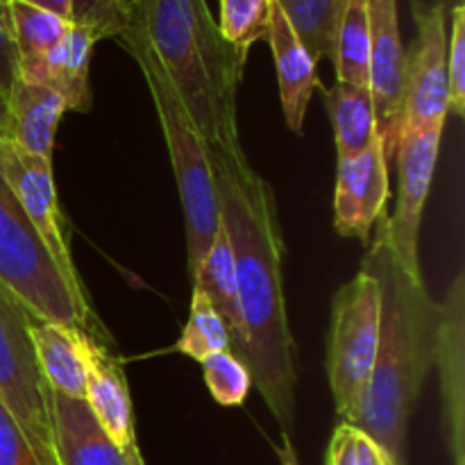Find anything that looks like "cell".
I'll use <instances>...</instances> for the list:
<instances>
[{
  "label": "cell",
  "instance_id": "6da1fadb",
  "mask_svg": "<svg viewBox=\"0 0 465 465\" xmlns=\"http://www.w3.org/2000/svg\"><path fill=\"white\" fill-rule=\"evenodd\" d=\"M218 213L230 236L245 330V366L291 448L298 352L284 293V234L271 184L248 157L209 153Z\"/></svg>",
  "mask_w": 465,
  "mask_h": 465
},
{
  "label": "cell",
  "instance_id": "7a4b0ae2",
  "mask_svg": "<svg viewBox=\"0 0 465 465\" xmlns=\"http://www.w3.org/2000/svg\"><path fill=\"white\" fill-rule=\"evenodd\" d=\"M375 239L361 268L380 282V348L363 398L348 425L371 436L395 465H407V425L422 384L436 366L440 302L411 280L393 259L386 216L375 223Z\"/></svg>",
  "mask_w": 465,
  "mask_h": 465
},
{
  "label": "cell",
  "instance_id": "3957f363",
  "mask_svg": "<svg viewBox=\"0 0 465 465\" xmlns=\"http://www.w3.org/2000/svg\"><path fill=\"white\" fill-rule=\"evenodd\" d=\"M116 39L136 41L153 54L207 154L243 157L236 91L248 59L221 35L207 0H136Z\"/></svg>",
  "mask_w": 465,
  "mask_h": 465
},
{
  "label": "cell",
  "instance_id": "277c9868",
  "mask_svg": "<svg viewBox=\"0 0 465 465\" xmlns=\"http://www.w3.org/2000/svg\"><path fill=\"white\" fill-rule=\"evenodd\" d=\"M0 286L21 304L32 321L57 322L107 339L91 302L75 291L50 257L39 232L23 212L21 203L0 173Z\"/></svg>",
  "mask_w": 465,
  "mask_h": 465
},
{
  "label": "cell",
  "instance_id": "5b68a950",
  "mask_svg": "<svg viewBox=\"0 0 465 465\" xmlns=\"http://www.w3.org/2000/svg\"><path fill=\"white\" fill-rule=\"evenodd\" d=\"M127 53L136 59L148 82L150 95L157 107L159 123H162L163 139H166L168 154H171L173 173H175L177 189H180L182 207L186 221V243H189V271L195 272L203 262L204 252L212 245L221 225L218 213L216 189H213L212 166L204 141L200 139L193 121L186 114L184 104L177 98L175 89L163 75L153 54L136 41H121Z\"/></svg>",
  "mask_w": 465,
  "mask_h": 465
},
{
  "label": "cell",
  "instance_id": "8992f818",
  "mask_svg": "<svg viewBox=\"0 0 465 465\" xmlns=\"http://www.w3.org/2000/svg\"><path fill=\"white\" fill-rule=\"evenodd\" d=\"M380 348V282L361 268L334 295L327 336V377L336 413L348 422L357 411Z\"/></svg>",
  "mask_w": 465,
  "mask_h": 465
},
{
  "label": "cell",
  "instance_id": "52a82bcc",
  "mask_svg": "<svg viewBox=\"0 0 465 465\" xmlns=\"http://www.w3.org/2000/svg\"><path fill=\"white\" fill-rule=\"evenodd\" d=\"M30 321L21 304L0 286V402L50 465L57 463L50 416V386L36 363Z\"/></svg>",
  "mask_w": 465,
  "mask_h": 465
},
{
  "label": "cell",
  "instance_id": "ba28073f",
  "mask_svg": "<svg viewBox=\"0 0 465 465\" xmlns=\"http://www.w3.org/2000/svg\"><path fill=\"white\" fill-rule=\"evenodd\" d=\"M440 134L443 130L404 132L398 143L400 186L398 203L393 216H386V234L398 266L411 280L422 282L420 257H418V239H420V221L434 180L436 162H439Z\"/></svg>",
  "mask_w": 465,
  "mask_h": 465
},
{
  "label": "cell",
  "instance_id": "9c48e42d",
  "mask_svg": "<svg viewBox=\"0 0 465 465\" xmlns=\"http://www.w3.org/2000/svg\"><path fill=\"white\" fill-rule=\"evenodd\" d=\"M0 173H3L5 182L14 195L21 203L23 212L30 218L35 230L39 232L41 241L48 248L50 257L57 263L62 275L75 291L77 298L89 302L86 298L84 284H82L80 275L73 263L71 248L62 232V223H59V204L57 193H54V180H53V159L36 157V154L23 153L12 139L0 134Z\"/></svg>",
  "mask_w": 465,
  "mask_h": 465
},
{
  "label": "cell",
  "instance_id": "30bf717a",
  "mask_svg": "<svg viewBox=\"0 0 465 465\" xmlns=\"http://www.w3.org/2000/svg\"><path fill=\"white\" fill-rule=\"evenodd\" d=\"M448 14L416 18L418 35L407 53L404 75V132L443 130L448 118Z\"/></svg>",
  "mask_w": 465,
  "mask_h": 465
},
{
  "label": "cell",
  "instance_id": "8fae6325",
  "mask_svg": "<svg viewBox=\"0 0 465 465\" xmlns=\"http://www.w3.org/2000/svg\"><path fill=\"white\" fill-rule=\"evenodd\" d=\"M366 12L371 30V94L377 114V134L389 162L398 153L402 136L407 50L400 36L398 0H366Z\"/></svg>",
  "mask_w": 465,
  "mask_h": 465
},
{
  "label": "cell",
  "instance_id": "7c38bea8",
  "mask_svg": "<svg viewBox=\"0 0 465 465\" xmlns=\"http://www.w3.org/2000/svg\"><path fill=\"white\" fill-rule=\"evenodd\" d=\"M389 203V162L377 139L366 153L339 159L334 189V225L341 236L371 241L372 227Z\"/></svg>",
  "mask_w": 465,
  "mask_h": 465
},
{
  "label": "cell",
  "instance_id": "4fadbf2b",
  "mask_svg": "<svg viewBox=\"0 0 465 465\" xmlns=\"http://www.w3.org/2000/svg\"><path fill=\"white\" fill-rule=\"evenodd\" d=\"M436 366L440 371L443 398V430L454 465L465 461V275L459 272L440 302L439 350Z\"/></svg>",
  "mask_w": 465,
  "mask_h": 465
},
{
  "label": "cell",
  "instance_id": "5bb4252c",
  "mask_svg": "<svg viewBox=\"0 0 465 465\" xmlns=\"http://www.w3.org/2000/svg\"><path fill=\"white\" fill-rule=\"evenodd\" d=\"M82 350L86 363L84 402L109 439L125 452L136 445L134 411L125 371L107 345L91 334L82 339Z\"/></svg>",
  "mask_w": 465,
  "mask_h": 465
},
{
  "label": "cell",
  "instance_id": "9a60e30c",
  "mask_svg": "<svg viewBox=\"0 0 465 465\" xmlns=\"http://www.w3.org/2000/svg\"><path fill=\"white\" fill-rule=\"evenodd\" d=\"M94 45L95 39L89 30L71 25L50 53L18 62V80L45 86L62 95L68 109L86 112L91 107L89 64Z\"/></svg>",
  "mask_w": 465,
  "mask_h": 465
},
{
  "label": "cell",
  "instance_id": "2e32d148",
  "mask_svg": "<svg viewBox=\"0 0 465 465\" xmlns=\"http://www.w3.org/2000/svg\"><path fill=\"white\" fill-rule=\"evenodd\" d=\"M50 416L59 465H125L123 450L95 420L84 398L50 389Z\"/></svg>",
  "mask_w": 465,
  "mask_h": 465
},
{
  "label": "cell",
  "instance_id": "e0dca14e",
  "mask_svg": "<svg viewBox=\"0 0 465 465\" xmlns=\"http://www.w3.org/2000/svg\"><path fill=\"white\" fill-rule=\"evenodd\" d=\"M268 44H271L272 57H275L284 121L295 134H302L309 103H312L313 91L321 86V80L316 75V62L300 44L280 5H275L272 9Z\"/></svg>",
  "mask_w": 465,
  "mask_h": 465
},
{
  "label": "cell",
  "instance_id": "ac0fdd59",
  "mask_svg": "<svg viewBox=\"0 0 465 465\" xmlns=\"http://www.w3.org/2000/svg\"><path fill=\"white\" fill-rule=\"evenodd\" d=\"M64 112H68V107L62 95L18 80L7 95V127L3 134L23 153L53 159L54 132Z\"/></svg>",
  "mask_w": 465,
  "mask_h": 465
},
{
  "label": "cell",
  "instance_id": "d6986e66",
  "mask_svg": "<svg viewBox=\"0 0 465 465\" xmlns=\"http://www.w3.org/2000/svg\"><path fill=\"white\" fill-rule=\"evenodd\" d=\"M191 280H193V289L203 291L213 309L221 313L227 334H230V352L245 363V330L243 318H241L234 252H232L230 236L223 221Z\"/></svg>",
  "mask_w": 465,
  "mask_h": 465
},
{
  "label": "cell",
  "instance_id": "ffe728a7",
  "mask_svg": "<svg viewBox=\"0 0 465 465\" xmlns=\"http://www.w3.org/2000/svg\"><path fill=\"white\" fill-rule=\"evenodd\" d=\"M86 331L71 330L57 322L30 321V339L36 363L48 386L71 398H84L86 363L82 339Z\"/></svg>",
  "mask_w": 465,
  "mask_h": 465
},
{
  "label": "cell",
  "instance_id": "44dd1931",
  "mask_svg": "<svg viewBox=\"0 0 465 465\" xmlns=\"http://www.w3.org/2000/svg\"><path fill=\"white\" fill-rule=\"evenodd\" d=\"M321 89L325 95V107L330 112L331 127H334L339 159L357 157V154L366 153L380 139L371 89L343 84V82H336L331 89H325L321 84Z\"/></svg>",
  "mask_w": 465,
  "mask_h": 465
},
{
  "label": "cell",
  "instance_id": "7402d4cb",
  "mask_svg": "<svg viewBox=\"0 0 465 465\" xmlns=\"http://www.w3.org/2000/svg\"><path fill=\"white\" fill-rule=\"evenodd\" d=\"M313 62L334 57L336 32L348 0H277Z\"/></svg>",
  "mask_w": 465,
  "mask_h": 465
},
{
  "label": "cell",
  "instance_id": "603a6c76",
  "mask_svg": "<svg viewBox=\"0 0 465 465\" xmlns=\"http://www.w3.org/2000/svg\"><path fill=\"white\" fill-rule=\"evenodd\" d=\"M331 62L336 66V82L371 89V30L366 0H348L345 5Z\"/></svg>",
  "mask_w": 465,
  "mask_h": 465
},
{
  "label": "cell",
  "instance_id": "cb8c5ba5",
  "mask_svg": "<svg viewBox=\"0 0 465 465\" xmlns=\"http://www.w3.org/2000/svg\"><path fill=\"white\" fill-rule=\"evenodd\" d=\"M7 9L18 48V62L50 53L71 30L68 21L21 0H7Z\"/></svg>",
  "mask_w": 465,
  "mask_h": 465
},
{
  "label": "cell",
  "instance_id": "d4e9b609",
  "mask_svg": "<svg viewBox=\"0 0 465 465\" xmlns=\"http://www.w3.org/2000/svg\"><path fill=\"white\" fill-rule=\"evenodd\" d=\"M175 350L200 363L212 354L230 350V334H227L225 322L203 291L193 289L189 322L182 330Z\"/></svg>",
  "mask_w": 465,
  "mask_h": 465
},
{
  "label": "cell",
  "instance_id": "484cf974",
  "mask_svg": "<svg viewBox=\"0 0 465 465\" xmlns=\"http://www.w3.org/2000/svg\"><path fill=\"white\" fill-rule=\"evenodd\" d=\"M277 0H221L218 30L241 57L248 59L250 48L266 39Z\"/></svg>",
  "mask_w": 465,
  "mask_h": 465
},
{
  "label": "cell",
  "instance_id": "4316f807",
  "mask_svg": "<svg viewBox=\"0 0 465 465\" xmlns=\"http://www.w3.org/2000/svg\"><path fill=\"white\" fill-rule=\"evenodd\" d=\"M204 384L209 393L223 407H239L245 402L250 389H252V375L248 366L239 357L227 350L216 352L203 361Z\"/></svg>",
  "mask_w": 465,
  "mask_h": 465
},
{
  "label": "cell",
  "instance_id": "83f0119b",
  "mask_svg": "<svg viewBox=\"0 0 465 465\" xmlns=\"http://www.w3.org/2000/svg\"><path fill=\"white\" fill-rule=\"evenodd\" d=\"M327 465H395L380 443L357 427L341 422L327 448Z\"/></svg>",
  "mask_w": 465,
  "mask_h": 465
},
{
  "label": "cell",
  "instance_id": "f1b7e54d",
  "mask_svg": "<svg viewBox=\"0 0 465 465\" xmlns=\"http://www.w3.org/2000/svg\"><path fill=\"white\" fill-rule=\"evenodd\" d=\"M127 23L121 0H73L71 25L84 27L95 41L118 36Z\"/></svg>",
  "mask_w": 465,
  "mask_h": 465
},
{
  "label": "cell",
  "instance_id": "f546056e",
  "mask_svg": "<svg viewBox=\"0 0 465 465\" xmlns=\"http://www.w3.org/2000/svg\"><path fill=\"white\" fill-rule=\"evenodd\" d=\"M448 107L450 112L465 114V5L450 12L448 32Z\"/></svg>",
  "mask_w": 465,
  "mask_h": 465
},
{
  "label": "cell",
  "instance_id": "4dcf8cb0",
  "mask_svg": "<svg viewBox=\"0 0 465 465\" xmlns=\"http://www.w3.org/2000/svg\"><path fill=\"white\" fill-rule=\"evenodd\" d=\"M0 465H50L36 452L32 440L0 402Z\"/></svg>",
  "mask_w": 465,
  "mask_h": 465
},
{
  "label": "cell",
  "instance_id": "1f68e13d",
  "mask_svg": "<svg viewBox=\"0 0 465 465\" xmlns=\"http://www.w3.org/2000/svg\"><path fill=\"white\" fill-rule=\"evenodd\" d=\"M18 82V48L14 41L7 0H0V91L9 95Z\"/></svg>",
  "mask_w": 465,
  "mask_h": 465
},
{
  "label": "cell",
  "instance_id": "d6a6232c",
  "mask_svg": "<svg viewBox=\"0 0 465 465\" xmlns=\"http://www.w3.org/2000/svg\"><path fill=\"white\" fill-rule=\"evenodd\" d=\"M409 3H411L413 18H420V16H425V14H431V12H443L450 16V12H452L454 7L465 5L463 0H409Z\"/></svg>",
  "mask_w": 465,
  "mask_h": 465
},
{
  "label": "cell",
  "instance_id": "836d02e7",
  "mask_svg": "<svg viewBox=\"0 0 465 465\" xmlns=\"http://www.w3.org/2000/svg\"><path fill=\"white\" fill-rule=\"evenodd\" d=\"M21 3L35 5V7L45 9V12L54 14V16H59V18H64V21L71 23L73 0H21Z\"/></svg>",
  "mask_w": 465,
  "mask_h": 465
},
{
  "label": "cell",
  "instance_id": "e575fe53",
  "mask_svg": "<svg viewBox=\"0 0 465 465\" xmlns=\"http://www.w3.org/2000/svg\"><path fill=\"white\" fill-rule=\"evenodd\" d=\"M125 465H145V461H143V454H141V450H139V445H134V448H130V450H125Z\"/></svg>",
  "mask_w": 465,
  "mask_h": 465
},
{
  "label": "cell",
  "instance_id": "d590c367",
  "mask_svg": "<svg viewBox=\"0 0 465 465\" xmlns=\"http://www.w3.org/2000/svg\"><path fill=\"white\" fill-rule=\"evenodd\" d=\"M5 127H7V95L0 91V134L5 132Z\"/></svg>",
  "mask_w": 465,
  "mask_h": 465
},
{
  "label": "cell",
  "instance_id": "8d00e7d4",
  "mask_svg": "<svg viewBox=\"0 0 465 465\" xmlns=\"http://www.w3.org/2000/svg\"><path fill=\"white\" fill-rule=\"evenodd\" d=\"M134 3H136V0H121V5H123V7H125V9H130Z\"/></svg>",
  "mask_w": 465,
  "mask_h": 465
}]
</instances>
